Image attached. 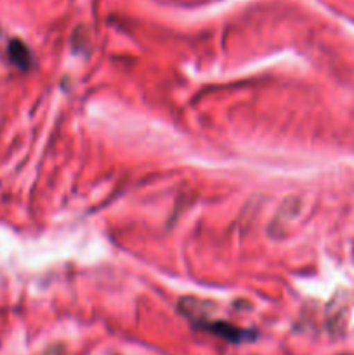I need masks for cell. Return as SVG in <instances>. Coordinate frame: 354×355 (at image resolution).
Masks as SVG:
<instances>
[{
    "mask_svg": "<svg viewBox=\"0 0 354 355\" xmlns=\"http://www.w3.org/2000/svg\"><path fill=\"white\" fill-rule=\"evenodd\" d=\"M191 322L194 324V328L203 329V331L212 333L215 336H221L222 340H228L231 343H242V342H248V340H253V333L246 331V329L236 328V326L228 324V322L222 321H208L205 319L203 315L200 314H184Z\"/></svg>",
    "mask_w": 354,
    "mask_h": 355,
    "instance_id": "1",
    "label": "cell"
},
{
    "mask_svg": "<svg viewBox=\"0 0 354 355\" xmlns=\"http://www.w3.org/2000/svg\"><path fill=\"white\" fill-rule=\"evenodd\" d=\"M9 58L19 69H28L31 66V54L21 40H12L9 44Z\"/></svg>",
    "mask_w": 354,
    "mask_h": 355,
    "instance_id": "2",
    "label": "cell"
}]
</instances>
